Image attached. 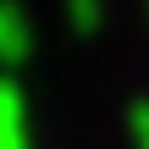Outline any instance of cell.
Here are the masks:
<instances>
[{
	"label": "cell",
	"mask_w": 149,
	"mask_h": 149,
	"mask_svg": "<svg viewBox=\"0 0 149 149\" xmlns=\"http://www.w3.org/2000/svg\"><path fill=\"white\" fill-rule=\"evenodd\" d=\"M28 55V22L17 17V6H0V61Z\"/></svg>",
	"instance_id": "7a4b0ae2"
},
{
	"label": "cell",
	"mask_w": 149,
	"mask_h": 149,
	"mask_svg": "<svg viewBox=\"0 0 149 149\" xmlns=\"http://www.w3.org/2000/svg\"><path fill=\"white\" fill-rule=\"evenodd\" d=\"M0 149H28V127H22V94L11 83H0Z\"/></svg>",
	"instance_id": "6da1fadb"
}]
</instances>
